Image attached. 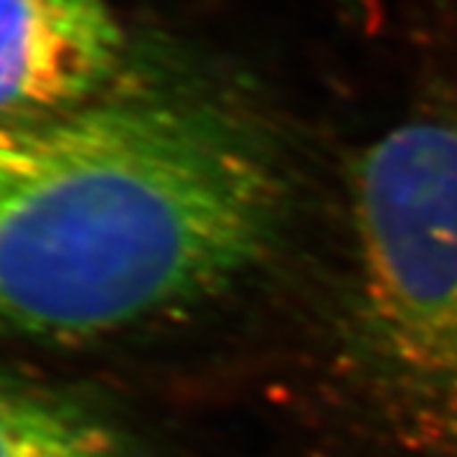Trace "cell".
<instances>
[{
	"instance_id": "cell-1",
	"label": "cell",
	"mask_w": 457,
	"mask_h": 457,
	"mask_svg": "<svg viewBox=\"0 0 457 457\" xmlns=\"http://www.w3.org/2000/svg\"><path fill=\"white\" fill-rule=\"evenodd\" d=\"M287 176L260 125L179 82L0 122V336L77 341L201 305L272 254Z\"/></svg>"
},
{
	"instance_id": "cell-3",
	"label": "cell",
	"mask_w": 457,
	"mask_h": 457,
	"mask_svg": "<svg viewBox=\"0 0 457 457\" xmlns=\"http://www.w3.org/2000/svg\"><path fill=\"white\" fill-rule=\"evenodd\" d=\"M107 0H0V122L79 107L125 74Z\"/></svg>"
},
{
	"instance_id": "cell-4",
	"label": "cell",
	"mask_w": 457,
	"mask_h": 457,
	"mask_svg": "<svg viewBox=\"0 0 457 457\" xmlns=\"http://www.w3.org/2000/svg\"><path fill=\"white\" fill-rule=\"evenodd\" d=\"M0 457H137L128 437L69 394L0 371Z\"/></svg>"
},
{
	"instance_id": "cell-2",
	"label": "cell",
	"mask_w": 457,
	"mask_h": 457,
	"mask_svg": "<svg viewBox=\"0 0 457 457\" xmlns=\"http://www.w3.org/2000/svg\"><path fill=\"white\" fill-rule=\"evenodd\" d=\"M345 353L409 457H457V125L404 122L351 173Z\"/></svg>"
}]
</instances>
